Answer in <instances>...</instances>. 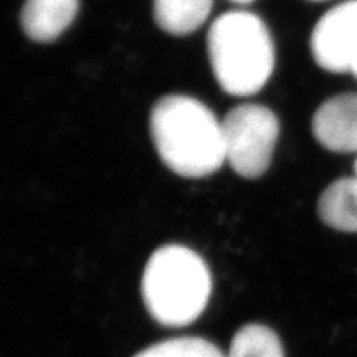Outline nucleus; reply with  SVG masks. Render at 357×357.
<instances>
[{
  "label": "nucleus",
  "mask_w": 357,
  "mask_h": 357,
  "mask_svg": "<svg viewBox=\"0 0 357 357\" xmlns=\"http://www.w3.org/2000/svg\"><path fill=\"white\" fill-rule=\"evenodd\" d=\"M354 171H356V176H357V159H356V162H354Z\"/></svg>",
  "instance_id": "obj_14"
},
{
  "label": "nucleus",
  "mask_w": 357,
  "mask_h": 357,
  "mask_svg": "<svg viewBox=\"0 0 357 357\" xmlns=\"http://www.w3.org/2000/svg\"><path fill=\"white\" fill-rule=\"evenodd\" d=\"M149 131L159 158L177 176L207 177L227 160L222 121L195 98H160L151 111Z\"/></svg>",
  "instance_id": "obj_1"
},
{
  "label": "nucleus",
  "mask_w": 357,
  "mask_h": 357,
  "mask_svg": "<svg viewBox=\"0 0 357 357\" xmlns=\"http://www.w3.org/2000/svg\"><path fill=\"white\" fill-rule=\"evenodd\" d=\"M225 158L238 176H263L273 159L280 136L276 114L261 105H240L222 121Z\"/></svg>",
  "instance_id": "obj_4"
},
{
  "label": "nucleus",
  "mask_w": 357,
  "mask_h": 357,
  "mask_svg": "<svg viewBox=\"0 0 357 357\" xmlns=\"http://www.w3.org/2000/svg\"><path fill=\"white\" fill-rule=\"evenodd\" d=\"M318 213L326 225L334 230L357 231V176L344 177L328 185L321 194Z\"/></svg>",
  "instance_id": "obj_8"
},
{
  "label": "nucleus",
  "mask_w": 357,
  "mask_h": 357,
  "mask_svg": "<svg viewBox=\"0 0 357 357\" xmlns=\"http://www.w3.org/2000/svg\"><path fill=\"white\" fill-rule=\"evenodd\" d=\"M316 141L333 153H357V93L324 101L312 116Z\"/></svg>",
  "instance_id": "obj_6"
},
{
  "label": "nucleus",
  "mask_w": 357,
  "mask_h": 357,
  "mask_svg": "<svg viewBox=\"0 0 357 357\" xmlns=\"http://www.w3.org/2000/svg\"><path fill=\"white\" fill-rule=\"evenodd\" d=\"M142 298L154 321L184 328L205 311L212 275L204 258L184 245H166L151 255L142 275Z\"/></svg>",
  "instance_id": "obj_2"
},
{
  "label": "nucleus",
  "mask_w": 357,
  "mask_h": 357,
  "mask_svg": "<svg viewBox=\"0 0 357 357\" xmlns=\"http://www.w3.org/2000/svg\"><path fill=\"white\" fill-rule=\"evenodd\" d=\"M207 45L217 83L231 96L255 95L273 73V38L253 12L223 13L208 30Z\"/></svg>",
  "instance_id": "obj_3"
},
{
  "label": "nucleus",
  "mask_w": 357,
  "mask_h": 357,
  "mask_svg": "<svg viewBox=\"0 0 357 357\" xmlns=\"http://www.w3.org/2000/svg\"><path fill=\"white\" fill-rule=\"evenodd\" d=\"M351 73H352V75H354V77L357 78V60H356V63H354V65H352V68H351Z\"/></svg>",
  "instance_id": "obj_12"
},
{
  "label": "nucleus",
  "mask_w": 357,
  "mask_h": 357,
  "mask_svg": "<svg viewBox=\"0 0 357 357\" xmlns=\"http://www.w3.org/2000/svg\"><path fill=\"white\" fill-rule=\"evenodd\" d=\"M311 53L321 68L351 71L357 60V0L326 12L311 33Z\"/></svg>",
  "instance_id": "obj_5"
},
{
  "label": "nucleus",
  "mask_w": 357,
  "mask_h": 357,
  "mask_svg": "<svg viewBox=\"0 0 357 357\" xmlns=\"http://www.w3.org/2000/svg\"><path fill=\"white\" fill-rule=\"evenodd\" d=\"M134 357H225V354L207 339L187 336L158 342Z\"/></svg>",
  "instance_id": "obj_11"
},
{
  "label": "nucleus",
  "mask_w": 357,
  "mask_h": 357,
  "mask_svg": "<svg viewBox=\"0 0 357 357\" xmlns=\"http://www.w3.org/2000/svg\"><path fill=\"white\" fill-rule=\"evenodd\" d=\"M312 2H324V0H312Z\"/></svg>",
  "instance_id": "obj_15"
},
{
  "label": "nucleus",
  "mask_w": 357,
  "mask_h": 357,
  "mask_svg": "<svg viewBox=\"0 0 357 357\" xmlns=\"http://www.w3.org/2000/svg\"><path fill=\"white\" fill-rule=\"evenodd\" d=\"M225 357H284V351L273 329L250 323L235 333Z\"/></svg>",
  "instance_id": "obj_10"
},
{
  "label": "nucleus",
  "mask_w": 357,
  "mask_h": 357,
  "mask_svg": "<svg viewBox=\"0 0 357 357\" xmlns=\"http://www.w3.org/2000/svg\"><path fill=\"white\" fill-rule=\"evenodd\" d=\"M213 0H154V20L164 32L184 37L204 25Z\"/></svg>",
  "instance_id": "obj_9"
},
{
  "label": "nucleus",
  "mask_w": 357,
  "mask_h": 357,
  "mask_svg": "<svg viewBox=\"0 0 357 357\" xmlns=\"http://www.w3.org/2000/svg\"><path fill=\"white\" fill-rule=\"evenodd\" d=\"M234 2H240V3H248V2H252V0H234Z\"/></svg>",
  "instance_id": "obj_13"
},
{
  "label": "nucleus",
  "mask_w": 357,
  "mask_h": 357,
  "mask_svg": "<svg viewBox=\"0 0 357 357\" xmlns=\"http://www.w3.org/2000/svg\"><path fill=\"white\" fill-rule=\"evenodd\" d=\"M79 0H26L20 13L25 35L33 42H53L73 24Z\"/></svg>",
  "instance_id": "obj_7"
}]
</instances>
